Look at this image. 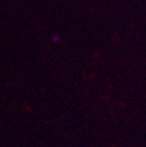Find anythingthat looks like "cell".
<instances>
[{
    "mask_svg": "<svg viewBox=\"0 0 146 147\" xmlns=\"http://www.w3.org/2000/svg\"><path fill=\"white\" fill-rule=\"evenodd\" d=\"M52 39L54 42H57V41H59V36H57V35H54V36L52 37Z\"/></svg>",
    "mask_w": 146,
    "mask_h": 147,
    "instance_id": "6da1fadb",
    "label": "cell"
}]
</instances>
